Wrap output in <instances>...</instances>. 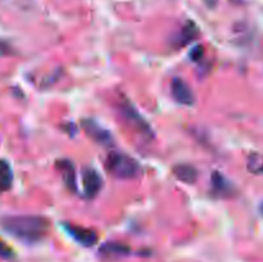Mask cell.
Listing matches in <instances>:
<instances>
[{
    "instance_id": "obj_1",
    "label": "cell",
    "mask_w": 263,
    "mask_h": 262,
    "mask_svg": "<svg viewBox=\"0 0 263 262\" xmlns=\"http://www.w3.org/2000/svg\"><path fill=\"white\" fill-rule=\"evenodd\" d=\"M0 225L12 236L27 243L41 240L49 231V221L41 216H7L0 220Z\"/></svg>"
},
{
    "instance_id": "obj_2",
    "label": "cell",
    "mask_w": 263,
    "mask_h": 262,
    "mask_svg": "<svg viewBox=\"0 0 263 262\" xmlns=\"http://www.w3.org/2000/svg\"><path fill=\"white\" fill-rule=\"evenodd\" d=\"M105 169L118 179H134L141 172V167L136 159L120 152H110L108 154L105 158Z\"/></svg>"
},
{
    "instance_id": "obj_3",
    "label": "cell",
    "mask_w": 263,
    "mask_h": 262,
    "mask_svg": "<svg viewBox=\"0 0 263 262\" xmlns=\"http://www.w3.org/2000/svg\"><path fill=\"white\" fill-rule=\"evenodd\" d=\"M120 110L121 113H122L123 118L126 120V122H127L134 130L140 133L141 135L149 136V138L153 135V131H152V127L149 126V123L144 120L143 116L138 112V109H136L130 102H127L126 99L121 100Z\"/></svg>"
},
{
    "instance_id": "obj_4",
    "label": "cell",
    "mask_w": 263,
    "mask_h": 262,
    "mask_svg": "<svg viewBox=\"0 0 263 262\" xmlns=\"http://www.w3.org/2000/svg\"><path fill=\"white\" fill-rule=\"evenodd\" d=\"M63 228L67 234L82 247H92L97 244L98 234L91 229L82 228V226L73 225V223H64Z\"/></svg>"
},
{
    "instance_id": "obj_5",
    "label": "cell",
    "mask_w": 263,
    "mask_h": 262,
    "mask_svg": "<svg viewBox=\"0 0 263 262\" xmlns=\"http://www.w3.org/2000/svg\"><path fill=\"white\" fill-rule=\"evenodd\" d=\"M102 177L94 169H85L82 172V190L86 198H94L102 189Z\"/></svg>"
},
{
    "instance_id": "obj_6",
    "label": "cell",
    "mask_w": 263,
    "mask_h": 262,
    "mask_svg": "<svg viewBox=\"0 0 263 262\" xmlns=\"http://www.w3.org/2000/svg\"><path fill=\"white\" fill-rule=\"evenodd\" d=\"M171 92L172 97L175 98L177 103L184 105H192L194 104V94H193L192 89L189 85L181 80L180 77H175L171 81Z\"/></svg>"
},
{
    "instance_id": "obj_7",
    "label": "cell",
    "mask_w": 263,
    "mask_h": 262,
    "mask_svg": "<svg viewBox=\"0 0 263 262\" xmlns=\"http://www.w3.org/2000/svg\"><path fill=\"white\" fill-rule=\"evenodd\" d=\"M82 127H84L86 135L94 141H97V143L102 144V145H109V144H112V135L105 128L98 125L95 121L84 120L82 121Z\"/></svg>"
},
{
    "instance_id": "obj_8",
    "label": "cell",
    "mask_w": 263,
    "mask_h": 262,
    "mask_svg": "<svg viewBox=\"0 0 263 262\" xmlns=\"http://www.w3.org/2000/svg\"><path fill=\"white\" fill-rule=\"evenodd\" d=\"M57 169L63 179L64 184L68 188L69 192L74 193L77 190V181H76V170H74L73 163L68 159H59L57 161Z\"/></svg>"
},
{
    "instance_id": "obj_9",
    "label": "cell",
    "mask_w": 263,
    "mask_h": 262,
    "mask_svg": "<svg viewBox=\"0 0 263 262\" xmlns=\"http://www.w3.org/2000/svg\"><path fill=\"white\" fill-rule=\"evenodd\" d=\"M211 186H212L213 194L218 195V197H231L235 193L233 184L218 171H215L212 174Z\"/></svg>"
},
{
    "instance_id": "obj_10",
    "label": "cell",
    "mask_w": 263,
    "mask_h": 262,
    "mask_svg": "<svg viewBox=\"0 0 263 262\" xmlns=\"http://www.w3.org/2000/svg\"><path fill=\"white\" fill-rule=\"evenodd\" d=\"M199 35V30H198L197 25L193 22H186L181 28H180L179 32L175 35L174 39V45L176 48H182V46L187 45V44L192 43L193 40L198 38Z\"/></svg>"
},
{
    "instance_id": "obj_11",
    "label": "cell",
    "mask_w": 263,
    "mask_h": 262,
    "mask_svg": "<svg viewBox=\"0 0 263 262\" xmlns=\"http://www.w3.org/2000/svg\"><path fill=\"white\" fill-rule=\"evenodd\" d=\"M100 256L108 259H116L121 258V257L128 256L131 253L130 247L126 244L117 243V241H108V243L103 244L99 249Z\"/></svg>"
},
{
    "instance_id": "obj_12",
    "label": "cell",
    "mask_w": 263,
    "mask_h": 262,
    "mask_svg": "<svg viewBox=\"0 0 263 262\" xmlns=\"http://www.w3.org/2000/svg\"><path fill=\"white\" fill-rule=\"evenodd\" d=\"M174 175L185 184H194L198 179V171L190 164H177L174 169Z\"/></svg>"
},
{
    "instance_id": "obj_13",
    "label": "cell",
    "mask_w": 263,
    "mask_h": 262,
    "mask_svg": "<svg viewBox=\"0 0 263 262\" xmlns=\"http://www.w3.org/2000/svg\"><path fill=\"white\" fill-rule=\"evenodd\" d=\"M13 182L12 167L5 159H0V192H7L10 189Z\"/></svg>"
},
{
    "instance_id": "obj_14",
    "label": "cell",
    "mask_w": 263,
    "mask_h": 262,
    "mask_svg": "<svg viewBox=\"0 0 263 262\" xmlns=\"http://www.w3.org/2000/svg\"><path fill=\"white\" fill-rule=\"evenodd\" d=\"M248 169L251 170L253 174H263V157L253 154V156L249 158Z\"/></svg>"
},
{
    "instance_id": "obj_15",
    "label": "cell",
    "mask_w": 263,
    "mask_h": 262,
    "mask_svg": "<svg viewBox=\"0 0 263 262\" xmlns=\"http://www.w3.org/2000/svg\"><path fill=\"white\" fill-rule=\"evenodd\" d=\"M13 257H14V252H13V249L10 248L4 240L0 239V258L12 259Z\"/></svg>"
},
{
    "instance_id": "obj_16",
    "label": "cell",
    "mask_w": 263,
    "mask_h": 262,
    "mask_svg": "<svg viewBox=\"0 0 263 262\" xmlns=\"http://www.w3.org/2000/svg\"><path fill=\"white\" fill-rule=\"evenodd\" d=\"M204 3H205V4H207L210 8H213V7H216V5H217L218 0H204Z\"/></svg>"
},
{
    "instance_id": "obj_17",
    "label": "cell",
    "mask_w": 263,
    "mask_h": 262,
    "mask_svg": "<svg viewBox=\"0 0 263 262\" xmlns=\"http://www.w3.org/2000/svg\"><path fill=\"white\" fill-rule=\"evenodd\" d=\"M259 212H261V215L263 216V203L261 204V207H259Z\"/></svg>"
}]
</instances>
